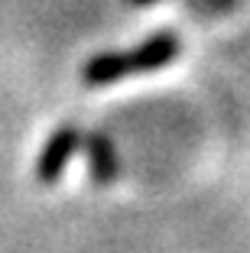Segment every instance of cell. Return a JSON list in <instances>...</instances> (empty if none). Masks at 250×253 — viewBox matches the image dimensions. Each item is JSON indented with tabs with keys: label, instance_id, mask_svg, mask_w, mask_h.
Listing matches in <instances>:
<instances>
[{
	"label": "cell",
	"instance_id": "1",
	"mask_svg": "<svg viewBox=\"0 0 250 253\" xmlns=\"http://www.w3.org/2000/svg\"><path fill=\"white\" fill-rule=\"evenodd\" d=\"M182 55V39L172 30H159L153 36H147L137 49H127V52H98L91 55L85 65H81V82L88 88L98 84H110L120 82V78H130V75H150L166 68L169 62H176Z\"/></svg>",
	"mask_w": 250,
	"mask_h": 253
},
{
	"label": "cell",
	"instance_id": "4",
	"mask_svg": "<svg viewBox=\"0 0 250 253\" xmlns=\"http://www.w3.org/2000/svg\"><path fill=\"white\" fill-rule=\"evenodd\" d=\"M211 3H214V10H234L241 0H211Z\"/></svg>",
	"mask_w": 250,
	"mask_h": 253
},
{
	"label": "cell",
	"instance_id": "3",
	"mask_svg": "<svg viewBox=\"0 0 250 253\" xmlns=\"http://www.w3.org/2000/svg\"><path fill=\"white\" fill-rule=\"evenodd\" d=\"M81 153L88 159V175L95 185H110L120 175V159L117 149L110 143V136L104 130H91L88 136H81Z\"/></svg>",
	"mask_w": 250,
	"mask_h": 253
},
{
	"label": "cell",
	"instance_id": "5",
	"mask_svg": "<svg viewBox=\"0 0 250 253\" xmlns=\"http://www.w3.org/2000/svg\"><path fill=\"white\" fill-rule=\"evenodd\" d=\"M130 7H153V3H159V0H127Z\"/></svg>",
	"mask_w": 250,
	"mask_h": 253
},
{
	"label": "cell",
	"instance_id": "2",
	"mask_svg": "<svg viewBox=\"0 0 250 253\" xmlns=\"http://www.w3.org/2000/svg\"><path fill=\"white\" fill-rule=\"evenodd\" d=\"M81 130L78 124H62L55 126V133L46 140V146L39 149L36 156V182H43V185H52V182L62 179V172H65V166L72 163V156L81 149Z\"/></svg>",
	"mask_w": 250,
	"mask_h": 253
}]
</instances>
